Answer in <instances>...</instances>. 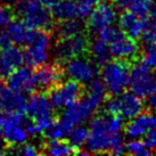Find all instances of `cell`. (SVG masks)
<instances>
[{
	"label": "cell",
	"instance_id": "cell-1",
	"mask_svg": "<svg viewBox=\"0 0 156 156\" xmlns=\"http://www.w3.org/2000/svg\"><path fill=\"white\" fill-rule=\"evenodd\" d=\"M16 9L22 22L30 29L50 33L55 27L51 13L37 0H21L16 4Z\"/></svg>",
	"mask_w": 156,
	"mask_h": 156
},
{
	"label": "cell",
	"instance_id": "cell-2",
	"mask_svg": "<svg viewBox=\"0 0 156 156\" xmlns=\"http://www.w3.org/2000/svg\"><path fill=\"white\" fill-rule=\"evenodd\" d=\"M130 66L126 61L116 59L107 62L101 69V78L107 92L113 96L126 90L130 82Z\"/></svg>",
	"mask_w": 156,
	"mask_h": 156
},
{
	"label": "cell",
	"instance_id": "cell-3",
	"mask_svg": "<svg viewBox=\"0 0 156 156\" xmlns=\"http://www.w3.org/2000/svg\"><path fill=\"white\" fill-rule=\"evenodd\" d=\"M144 104L140 97L132 92H121L114 95L106 103V111L111 114L121 116L123 120H130L143 112Z\"/></svg>",
	"mask_w": 156,
	"mask_h": 156
},
{
	"label": "cell",
	"instance_id": "cell-4",
	"mask_svg": "<svg viewBox=\"0 0 156 156\" xmlns=\"http://www.w3.org/2000/svg\"><path fill=\"white\" fill-rule=\"evenodd\" d=\"M131 92L140 98H146L156 90V78L153 74L152 69L145 64H136L130 69Z\"/></svg>",
	"mask_w": 156,
	"mask_h": 156
},
{
	"label": "cell",
	"instance_id": "cell-5",
	"mask_svg": "<svg viewBox=\"0 0 156 156\" xmlns=\"http://www.w3.org/2000/svg\"><path fill=\"white\" fill-rule=\"evenodd\" d=\"M89 47V41L86 35L79 33L69 38L58 39L54 48V55L58 62L65 63L71 58L83 55Z\"/></svg>",
	"mask_w": 156,
	"mask_h": 156
},
{
	"label": "cell",
	"instance_id": "cell-6",
	"mask_svg": "<svg viewBox=\"0 0 156 156\" xmlns=\"http://www.w3.org/2000/svg\"><path fill=\"white\" fill-rule=\"evenodd\" d=\"M64 69L58 64H47L37 67L33 73V86L37 92H49L62 82Z\"/></svg>",
	"mask_w": 156,
	"mask_h": 156
},
{
	"label": "cell",
	"instance_id": "cell-7",
	"mask_svg": "<svg viewBox=\"0 0 156 156\" xmlns=\"http://www.w3.org/2000/svg\"><path fill=\"white\" fill-rule=\"evenodd\" d=\"M49 92V99L54 108H66L81 98L83 89L81 87V83L69 80L64 83H59Z\"/></svg>",
	"mask_w": 156,
	"mask_h": 156
},
{
	"label": "cell",
	"instance_id": "cell-8",
	"mask_svg": "<svg viewBox=\"0 0 156 156\" xmlns=\"http://www.w3.org/2000/svg\"><path fill=\"white\" fill-rule=\"evenodd\" d=\"M65 69L64 73L69 78V80H73L76 82L89 83L92 81L97 75V67L94 63H91L89 59L83 58L81 56L71 58L65 62Z\"/></svg>",
	"mask_w": 156,
	"mask_h": 156
},
{
	"label": "cell",
	"instance_id": "cell-9",
	"mask_svg": "<svg viewBox=\"0 0 156 156\" xmlns=\"http://www.w3.org/2000/svg\"><path fill=\"white\" fill-rule=\"evenodd\" d=\"M25 113L33 122L54 120V106L44 92H37L32 95L27 101Z\"/></svg>",
	"mask_w": 156,
	"mask_h": 156
},
{
	"label": "cell",
	"instance_id": "cell-10",
	"mask_svg": "<svg viewBox=\"0 0 156 156\" xmlns=\"http://www.w3.org/2000/svg\"><path fill=\"white\" fill-rule=\"evenodd\" d=\"M97 109L98 108L86 97L81 100H76L69 107H66V111L63 114V119L72 126H75L90 120Z\"/></svg>",
	"mask_w": 156,
	"mask_h": 156
},
{
	"label": "cell",
	"instance_id": "cell-11",
	"mask_svg": "<svg viewBox=\"0 0 156 156\" xmlns=\"http://www.w3.org/2000/svg\"><path fill=\"white\" fill-rule=\"evenodd\" d=\"M27 99L25 94L15 91L0 80V111L25 113Z\"/></svg>",
	"mask_w": 156,
	"mask_h": 156
},
{
	"label": "cell",
	"instance_id": "cell-12",
	"mask_svg": "<svg viewBox=\"0 0 156 156\" xmlns=\"http://www.w3.org/2000/svg\"><path fill=\"white\" fill-rule=\"evenodd\" d=\"M109 50L112 57L116 59H132L138 54V44H136L134 39L120 31L117 35L108 44Z\"/></svg>",
	"mask_w": 156,
	"mask_h": 156
},
{
	"label": "cell",
	"instance_id": "cell-13",
	"mask_svg": "<svg viewBox=\"0 0 156 156\" xmlns=\"http://www.w3.org/2000/svg\"><path fill=\"white\" fill-rule=\"evenodd\" d=\"M116 20V10L112 5L107 2H101L100 5L96 6L92 13L89 15L88 20V27L92 32H99L103 29L109 25H113V23Z\"/></svg>",
	"mask_w": 156,
	"mask_h": 156
},
{
	"label": "cell",
	"instance_id": "cell-14",
	"mask_svg": "<svg viewBox=\"0 0 156 156\" xmlns=\"http://www.w3.org/2000/svg\"><path fill=\"white\" fill-rule=\"evenodd\" d=\"M6 79H7L6 84L13 90L23 92L25 95H31L34 91L33 73L29 66L26 67L20 66L13 73L9 74Z\"/></svg>",
	"mask_w": 156,
	"mask_h": 156
},
{
	"label": "cell",
	"instance_id": "cell-15",
	"mask_svg": "<svg viewBox=\"0 0 156 156\" xmlns=\"http://www.w3.org/2000/svg\"><path fill=\"white\" fill-rule=\"evenodd\" d=\"M156 124V117L151 113H140L130 119L126 126V136L130 139H140Z\"/></svg>",
	"mask_w": 156,
	"mask_h": 156
},
{
	"label": "cell",
	"instance_id": "cell-16",
	"mask_svg": "<svg viewBox=\"0 0 156 156\" xmlns=\"http://www.w3.org/2000/svg\"><path fill=\"white\" fill-rule=\"evenodd\" d=\"M119 133V132H117ZM117 133H108L101 130H90L86 148L88 153H111Z\"/></svg>",
	"mask_w": 156,
	"mask_h": 156
},
{
	"label": "cell",
	"instance_id": "cell-17",
	"mask_svg": "<svg viewBox=\"0 0 156 156\" xmlns=\"http://www.w3.org/2000/svg\"><path fill=\"white\" fill-rule=\"evenodd\" d=\"M24 64L23 50L18 47H9L0 52V79H6L10 73Z\"/></svg>",
	"mask_w": 156,
	"mask_h": 156
},
{
	"label": "cell",
	"instance_id": "cell-18",
	"mask_svg": "<svg viewBox=\"0 0 156 156\" xmlns=\"http://www.w3.org/2000/svg\"><path fill=\"white\" fill-rule=\"evenodd\" d=\"M123 128V119L115 114H101L96 116L90 123V130H101L108 133H117Z\"/></svg>",
	"mask_w": 156,
	"mask_h": 156
},
{
	"label": "cell",
	"instance_id": "cell-19",
	"mask_svg": "<svg viewBox=\"0 0 156 156\" xmlns=\"http://www.w3.org/2000/svg\"><path fill=\"white\" fill-rule=\"evenodd\" d=\"M2 138L9 146H21L29 140V133L22 124H2Z\"/></svg>",
	"mask_w": 156,
	"mask_h": 156
},
{
	"label": "cell",
	"instance_id": "cell-20",
	"mask_svg": "<svg viewBox=\"0 0 156 156\" xmlns=\"http://www.w3.org/2000/svg\"><path fill=\"white\" fill-rule=\"evenodd\" d=\"M119 26L123 33H126L132 39H137L139 37H141L143 22H141L140 17L132 14L131 12L123 13L119 17Z\"/></svg>",
	"mask_w": 156,
	"mask_h": 156
},
{
	"label": "cell",
	"instance_id": "cell-21",
	"mask_svg": "<svg viewBox=\"0 0 156 156\" xmlns=\"http://www.w3.org/2000/svg\"><path fill=\"white\" fill-rule=\"evenodd\" d=\"M33 29L26 26L22 21H12L7 25V32L12 37L13 42L18 46H27Z\"/></svg>",
	"mask_w": 156,
	"mask_h": 156
},
{
	"label": "cell",
	"instance_id": "cell-22",
	"mask_svg": "<svg viewBox=\"0 0 156 156\" xmlns=\"http://www.w3.org/2000/svg\"><path fill=\"white\" fill-rule=\"evenodd\" d=\"M51 15L54 20L64 21L79 17L78 5L75 0H59L51 8Z\"/></svg>",
	"mask_w": 156,
	"mask_h": 156
},
{
	"label": "cell",
	"instance_id": "cell-23",
	"mask_svg": "<svg viewBox=\"0 0 156 156\" xmlns=\"http://www.w3.org/2000/svg\"><path fill=\"white\" fill-rule=\"evenodd\" d=\"M24 55V63L29 67H39L48 62L49 58V49L35 47V46H26Z\"/></svg>",
	"mask_w": 156,
	"mask_h": 156
},
{
	"label": "cell",
	"instance_id": "cell-24",
	"mask_svg": "<svg viewBox=\"0 0 156 156\" xmlns=\"http://www.w3.org/2000/svg\"><path fill=\"white\" fill-rule=\"evenodd\" d=\"M89 50H90L91 57L94 58V61L98 64V65H104L111 59V50H109V46L107 42H105L104 40L96 39L89 46Z\"/></svg>",
	"mask_w": 156,
	"mask_h": 156
},
{
	"label": "cell",
	"instance_id": "cell-25",
	"mask_svg": "<svg viewBox=\"0 0 156 156\" xmlns=\"http://www.w3.org/2000/svg\"><path fill=\"white\" fill-rule=\"evenodd\" d=\"M82 23L75 18H71V20L59 21V23L56 26V34L58 37V39L69 38V37L79 34V33H82Z\"/></svg>",
	"mask_w": 156,
	"mask_h": 156
},
{
	"label": "cell",
	"instance_id": "cell-26",
	"mask_svg": "<svg viewBox=\"0 0 156 156\" xmlns=\"http://www.w3.org/2000/svg\"><path fill=\"white\" fill-rule=\"evenodd\" d=\"M106 94H107V89L105 87L103 81L100 80H96L94 79L92 81L89 82V88H88V94H87V99H89L95 105L97 108H99L103 105L106 98Z\"/></svg>",
	"mask_w": 156,
	"mask_h": 156
},
{
	"label": "cell",
	"instance_id": "cell-27",
	"mask_svg": "<svg viewBox=\"0 0 156 156\" xmlns=\"http://www.w3.org/2000/svg\"><path fill=\"white\" fill-rule=\"evenodd\" d=\"M42 153L49 154V155L59 156V155H71L75 153L71 144L64 141V139H49Z\"/></svg>",
	"mask_w": 156,
	"mask_h": 156
},
{
	"label": "cell",
	"instance_id": "cell-28",
	"mask_svg": "<svg viewBox=\"0 0 156 156\" xmlns=\"http://www.w3.org/2000/svg\"><path fill=\"white\" fill-rule=\"evenodd\" d=\"M71 130L72 126L62 117L61 120H54L44 133L48 139H65L69 137Z\"/></svg>",
	"mask_w": 156,
	"mask_h": 156
},
{
	"label": "cell",
	"instance_id": "cell-29",
	"mask_svg": "<svg viewBox=\"0 0 156 156\" xmlns=\"http://www.w3.org/2000/svg\"><path fill=\"white\" fill-rule=\"evenodd\" d=\"M88 136H89V131L86 126H75L74 129L71 130L69 134V144L74 149H81L83 146H86V143L88 140Z\"/></svg>",
	"mask_w": 156,
	"mask_h": 156
},
{
	"label": "cell",
	"instance_id": "cell-30",
	"mask_svg": "<svg viewBox=\"0 0 156 156\" xmlns=\"http://www.w3.org/2000/svg\"><path fill=\"white\" fill-rule=\"evenodd\" d=\"M126 152L136 156H148L153 154L152 149L146 145V143L140 141L139 139H131L130 143L126 145Z\"/></svg>",
	"mask_w": 156,
	"mask_h": 156
},
{
	"label": "cell",
	"instance_id": "cell-31",
	"mask_svg": "<svg viewBox=\"0 0 156 156\" xmlns=\"http://www.w3.org/2000/svg\"><path fill=\"white\" fill-rule=\"evenodd\" d=\"M152 0H134L133 4L131 5L129 12L137 15L138 17H146L149 13Z\"/></svg>",
	"mask_w": 156,
	"mask_h": 156
},
{
	"label": "cell",
	"instance_id": "cell-32",
	"mask_svg": "<svg viewBox=\"0 0 156 156\" xmlns=\"http://www.w3.org/2000/svg\"><path fill=\"white\" fill-rule=\"evenodd\" d=\"M75 2L78 5L79 17L86 18L89 17V15L92 13L97 4V0H75Z\"/></svg>",
	"mask_w": 156,
	"mask_h": 156
},
{
	"label": "cell",
	"instance_id": "cell-33",
	"mask_svg": "<svg viewBox=\"0 0 156 156\" xmlns=\"http://www.w3.org/2000/svg\"><path fill=\"white\" fill-rule=\"evenodd\" d=\"M14 12L7 5H0V29L7 26L14 20Z\"/></svg>",
	"mask_w": 156,
	"mask_h": 156
},
{
	"label": "cell",
	"instance_id": "cell-34",
	"mask_svg": "<svg viewBox=\"0 0 156 156\" xmlns=\"http://www.w3.org/2000/svg\"><path fill=\"white\" fill-rule=\"evenodd\" d=\"M8 153H14V154H22L25 156H35L40 154V151L38 149L37 146L34 145H31V144H23L22 147L17 148V149H14V151H8Z\"/></svg>",
	"mask_w": 156,
	"mask_h": 156
},
{
	"label": "cell",
	"instance_id": "cell-35",
	"mask_svg": "<svg viewBox=\"0 0 156 156\" xmlns=\"http://www.w3.org/2000/svg\"><path fill=\"white\" fill-rule=\"evenodd\" d=\"M143 64L149 69H156V48L155 49H148L143 57Z\"/></svg>",
	"mask_w": 156,
	"mask_h": 156
},
{
	"label": "cell",
	"instance_id": "cell-36",
	"mask_svg": "<svg viewBox=\"0 0 156 156\" xmlns=\"http://www.w3.org/2000/svg\"><path fill=\"white\" fill-rule=\"evenodd\" d=\"M13 46V40L7 31H2L0 29V52L8 49Z\"/></svg>",
	"mask_w": 156,
	"mask_h": 156
},
{
	"label": "cell",
	"instance_id": "cell-37",
	"mask_svg": "<svg viewBox=\"0 0 156 156\" xmlns=\"http://www.w3.org/2000/svg\"><path fill=\"white\" fill-rule=\"evenodd\" d=\"M145 143H146V145L151 149H156V126H153L152 129L146 133V141Z\"/></svg>",
	"mask_w": 156,
	"mask_h": 156
},
{
	"label": "cell",
	"instance_id": "cell-38",
	"mask_svg": "<svg viewBox=\"0 0 156 156\" xmlns=\"http://www.w3.org/2000/svg\"><path fill=\"white\" fill-rule=\"evenodd\" d=\"M134 0H114V5L117 9L121 10H129L131 5L133 4Z\"/></svg>",
	"mask_w": 156,
	"mask_h": 156
},
{
	"label": "cell",
	"instance_id": "cell-39",
	"mask_svg": "<svg viewBox=\"0 0 156 156\" xmlns=\"http://www.w3.org/2000/svg\"><path fill=\"white\" fill-rule=\"evenodd\" d=\"M147 98V106L148 108L152 112H156V90L152 92L149 96L146 97Z\"/></svg>",
	"mask_w": 156,
	"mask_h": 156
},
{
	"label": "cell",
	"instance_id": "cell-40",
	"mask_svg": "<svg viewBox=\"0 0 156 156\" xmlns=\"http://www.w3.org/2000/svg\"><path fill=\"white\" fill-rule=\"evenodd\" d=\"M38 2H40V4L42 5V6H44L46 8H50L51 9L59 1V0H37Z\"/></svg>",
	"mask_w": 156,
	"mask_h": 156
},
{
	"label": "cell",
	"instance_id": "cell-41",
	"mask_svg": "<svg viewBox=\"0 0 156 156\" xmlns=\"http://www.w3.org/2000/svg\"><path fill=\"white\" fill-rule=\"evenodd\" d=\"M149 14H151V16H152L153 21L156 22V0H152L151 8H149Z\"/></svg>",
	"mask_w": 156,
	"mask_h": 156
},
{
	"label": "cell",
	"instance_id": "cell-42",
	"mask_svg": "<svg viewBox=\"0 0 156 156\" xmlns=\"http://www.w3.org/2000/svg\"><path fill=\"white\" fill-rule=\"evenodd\" d=\"M0 1H1V2H2L4 5H7V6H8V5L18 4V2H20L21 0H0Z\"/></svg>",
	"mask_w": 156,
	"mask_h": 156
},
{
	"label": "cell",
	"instance_id": "cell-43",
	"mask_svg": "<svg viewBox=\"0 0 156 156\" xmlns=\"http://www.w3.org/2000/svg\"><path fill=\"white\" fill-rule=\"evenodd\" d=\"M4 120H5V115L2 114V113H0V128L2 126V124H4Z\"/></svg>",
	"mask_w": 156,
	"mask_h": 156
},
{
	"label": "cell",
	"instance_id": "cell-44",
	"mask_svg": "<svg viewBox=\"0 0 156 156\" xmlns=\"http://www.w3.org/2000/svg\"><path fill=\"white\" fill-rule=\"evenodd\" d=\"M1 139H2V130L0 129V140H1Z\"/></svg>",
	"mask_w": 156,
	"mask_h": 156
},
{
	"label": "cell",
	"instance_id": "cell-45",
	"mask_svg": "<svg viewBox=\"0 0 156 156\" xmlns=\"http://www.w3.org/2000/svg\"><path fill=\"white\" fill-rule=\"evenodd\" d=\"M155 117H156V116H155Z\"/></svg>",
	"mask_w": 156,
	"mask_h": 156
}]
</instances>
